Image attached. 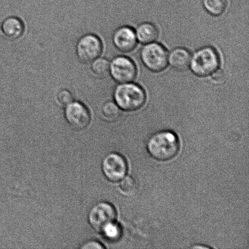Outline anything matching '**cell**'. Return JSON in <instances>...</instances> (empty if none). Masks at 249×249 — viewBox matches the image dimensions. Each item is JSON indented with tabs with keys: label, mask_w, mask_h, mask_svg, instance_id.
Segmentation results:
<instances>
[{
	"label": "cell",
	"mask_w": 249,
	"mask_h": 249,
	"mask_svg": "<svg viewBox=\"0 0 249 249\" xmlns=\"http://www.w3.org/2000/svg\"><path fill=\"white\" fill-rule=\"evenodd\" d=\"M147 150L153 158L159 160H172L179 150L178 137L170 131H161L149 139Z\"/></svg>",
	"instance_id": "obj_1"
},
{
	"label": "cell",
	"mask_w": 249,
	"mask_h": 249,
	"mask_svg": "<svg viewBox=\"0 0 249 249\" xmlns=\"http://www.w3.org/2000/svg\"><path fill=\"white\" fill-rule=\"evenodd\" d=\"M113 96L114 102L119 108L125 111H133L141 108L146 99L143 88L131 82L117 86Z\"/></svg>",
	"instance_id": "obj_2"
},
{
	"label": "cell",
	"mask_w": 249,
	"mask_h": 249,
	"mask_svg": "<svg viewBox=\"0 0 249 249\" xmlns=\"http://www.w3.org/2000/svg\"><path fill=\"white\" fill-rule=\"evenodd\" d=\"M220 67V57L215 49L204 46L192 56L190 68L195 75L199 77L209 76Z\"/></svg>",
	"instance_id": "obj_3"
},
{
	"label": "cell",
	"mask_w": 249,
	"mask_h": 249,
	"mask_svg": "<svg viewBox=\"0 0 249 249\" xmlns=\"http://www.w3.org/2000/svg\"><path fill=\"white\" fill-rule=\"evenodd\" d=\"M140 57L143 65L151 72H162L168 67L167 50L162 45L155 41L143 46Z\"/></svg>",
	"instance_id": "obj_4"
},
{
	"label": "cell",
	"mask_w": 249,
	"mask_h": 249,
	"mask_svg": "<svg viewBox=\"0 0 249 249\" xmlns=\"http://www.w3.org/2000/svg\"><path fill=\"white\" fill-rule=\"evenodd\" d=\"M109 74L119 84H126L132 82L136 79L138 70L135 63L130 58L118 56L110 63Z\"/></svg>",
	"instance_id": "obj_5"
},
{
	"label": "cell",
	"mask_w": 249,
	"mask_h": 249,
	"mask_svg": "<svg viewBox=\"0 0 249 249\" xmlns=\"http://www.w3.org/2000/svg\"><path fill=\"white\" fill-rule=\"evenodd\" d=\"M103 45L98 36L87 34L80 39L76 46V53L80 62L92 63L101 56Z\"/></svg>",
	"instance_id": "obj_6"
},
{
	"label": "cell",
	"mask_w": 249,
	"mask_h": 249,
	"mask_svg": "<svg viewBox=\"0 0 249 249\" xmlns=\"http://www.w3.org/2000/svg\"><path fill=\"white\" fill-rule=\"evenodd\" d=\"M116 218L115 209L107 202H100L95 205L89 214V221L92 228L102 232L107 226L114 223Z\"/></svg>",
	"instance_id": "obj_7"
},
{
	"label": "cell",
	"mask_w": 249,
	"mask_h": 249,
	"mask_svg": "<svg viewBox=\"0 0 249 249\" xmlns=\"http://www.w3.org/2000/svg\"><path fill=\"white\" fill-rule=\"evenodd\" d=\"M128 166L123 156L118 153H110L104 158L102 162V170L107 179L112 182H117L125 176Z\"/></svg>",
	"instance_id": "obj_8"
},
{
	"label": "cell",
	"mask_w": 249,
	"mask_h": 249,
	"mask_svg": "<svg viewBox=\"0 0 249 249\" xmlns=\"http://www.w3.org/2000/svg\"><path fill=\"white\" fill-rule=\"evenodd\" d=\"M65 115L68 124L77 130L86 128L91 121L89 109L79 102H72L68 105L66 107Z\"/></svg>",
	"instance_id": "obj_9"
},
{
	"label": "cell",
	"mask_w": 249,
	"mask_h": 249,
	"mask_svg": "<svg viewBox=\"0 0 249 249\" xmlns=\"http://www.w3.org/2000/svg\"><path fill=\"white\" fill-rule=\"evenodd\" d=\"M114 45L122 53H129L136 48L138 44L135 31L129 26L117 29L113 36Z\"/></svg>",
	"instance_id": "obj_10"
},
{
	"label": "cell",
	"mask_w": 249,
	"mask_h": 249,
	"mask_svg": "<svg viewBox=\"0 0 249 249\" xmlns=\"http://www.w3.org/2000/svg\"><path fill=\"white\" fill-rule=\"evenodd\" d=\"M192 55L186 48H177L168 54V63L175 70L184 71L190 68Z\"/></svg>",
	"instance_id": "obj_11"
},
{
	"label": "cell",
	"mask_w": 249,
	"mask_h": 249,
	"mask_svg": "<svg viewBox=\"0 0 249 249\" xmlns=\"http://www.w3.org/2000/svg\"><path fill=\"white\" fill-rule=\"evenodd\" d=\"M2 33L11 40L20 38L24 33L23 22L17 17H10L5 19L1 24Z\"/></svg>",
	"instance_id": "obj_12"
},
{
	"label": "cell",
	"mask_w": 249,
	"mask_h": 249,
	"mask_svg": "<svg viewBox=\"0 0 249 249\" xmlns=\"http://www.w3.org/2000/svg\"><path fill=\"white\" fill-rule=\"evenodd\" d=\"M135 33L138 41L143 45L155 42L159 36L157 27L150 22H144L139 24Z\"/></svg>",
	"instance_id": "obj_13"
},
{
	"label": "cell",
	"mask_w": 249,
	"mask_h": 249,
	"mask_svg": "<svg viewBox=\"0 0 249 249\" xmlns=\"http://www.w3.org/2000/svg\"><path fill=\"white\" fill-rule=\"evenodd\" d=\"M202 5L207 13L212 16L219 17L226 11L228 0H202Z\"/></svg>",
	"instance_id": "obj_14"
},
{
	"label": "cell",
	"mask_w": 249,
	"mask_h": 249,
	"mask_svg": "<svg viewBox=\"0 0 249 249\" xmlns=\"http://www.w3.org/2000/svg\"><path fill=\"white\" fill-rule=\"evenodd\" d=\"M102 116L108 121H116L121 116V109L115 102H107L102 107Z\"/></svg>",
	"instance_id": "obj_15"
},
{
	"label": "cell",
	"mask_w": 249,
	"mask_h": 249,
	"mask_svg": "<svg viewBox=\"0 0 249 249\" xmlns=\"http://www.w3.org/2000/svg\"><path fill=\"white\" fill-rule=\"evenodd\" d=\"M92 72L100 77H106L109 74L110 63L106 58H98L92 62Z\"/></svg>",
	"instance_id": "obj_16"
},
{
	"label": "cell",
	"mask_w": 249,
	"mask_h": 249,
	"mask_svg": "<svg viewBox=\"0 0 249 249\" xmlns=\"http://www.w3.org/2000/svg\"><path fill=\"white\" fill-rule=\"evenodd\" d=\"M102 232L104 233L105 236L108 240L112 241L118 240L121 237L122 233L120 227L115 223L107 226Z\"/></svg>",
	"instance_id": "obj_17"
},
{
	"label": "cell",
	"mask_w": 249,
	"mask_h": 249,
	"mask_svg": "<svg viewBox=\"0 0 249 249\" xmlns=\"http://www.w3.org/2000/svg\"><path fill=\"white\" fill-rule=\"evenodd\" d=\"M120 184L121 189L126 194H133L136 189L135 180L130 177H124Z\"/></svg>",
	"instance_id": "obj_18"
},
{
	"label": "cell",
	"mask_w": 249,
	"mask_h": 249,
	"mask_svg": "<svg viewBox=\"0 0 249 249\" xmlns=\"http://www.w3.org/2000/svg\"><path fill=\"white\" fill-rule=\"evenodd\" d=\"M57 101L60 105L63 106H67L70 103L73 102V96L71 92L68 89H62L58 92Z\"/></svg>",
	"instance_id": "obj_19"
},
{
	"label": "cell",
	"mask_w": 249,
	"mask_h": 249,
	"mask_svg": "<svg viewBox=\"0 0 249 249\" xmlns=\"http://www.w3.org/2000/svg\"><path fill=\"white\" fill-rule=\"evenodd\" d=\"M82 249H104V246L96 241H90V242L85 244L82 247Z\"/></svg>",
	"instance_id": "obj_20"
},
{
	"label": "cell",
	"mask_w": 249,
	"mask_h": 249,
	"mask_svg": "<svg viewBox=\"0 0 249 249\" xmlns=\"http://www.w3.org/2000/svg\"><path fill=\"white\" fill-rule=\"evenodd\" d=\"M224 73L219 68L218 70H216L215 72H213L211 75L213 79L215 80H220L222 79L224 75Z\"/></svg>",
	"instance_id": "obj_21"
}]
</instances>
